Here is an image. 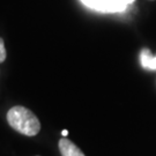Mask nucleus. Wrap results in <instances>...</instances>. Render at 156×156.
Segmentation results:
<instances>
[{
    "label": "nucleus",
    "mask_w": 156,
    "mask_h": 156,
    "mask_svg": "<svg viewBox=\"0 0 156 156\" xmlns=\"http://www.w3.org/2000/svg\"><path fill=\"white\" fill-rule=\"evenodd\" d=\"M58 148H59L62 156H86L78 146L75 145L73 141L66 139L65 136L59 140Z\"/></svg>",
    "instance_id": "nucleus-3"
},
{
    "label": "nucleus",
    "mask_w": 156,
    "mask_h": 156,
    "mask_svg": "<svg viewBox=\"0 0 156 156\" xmlns=\"http://www.w3.org/2000/svg\"><path fill=\"white\" fill-rule=\"evenodd\" d=\"M149 69H156V57H153L151 62H149V66H148Z\"/></svg>",
    "instance_id": "nucleus-6"
},
{
    "label": "nucleus",
    "mask_w": 156,
    "mask_h": 156,
    "mask_svg": "<svg viewBox=\"0 0 156 156\" xmlns=\"http://www.w3.org/2000/svg\"><path fill=\"white\" fill-rule=\"evenodd\" d=\"M140 59H141V65L145 67V68H148L149 62H151V59H153V55H151V52L148 50V49H144V50L141 51Z\"/></svg>",
    "instance_id": "nucleus-4"
},
{
    "label": "nucleus",
    "mask_w": 156,
    "mask_h": 156,
    "mask_svg": "<svg viewBox=\"0 0 156 156\" xmlns=\"http://www.w3.org/2000/svg\"><path fill=\"white\" fill-rule=\"evenodd\" d=\"M124 1H125L127 5H129V4H133V2H134V0H124Z\"/></svg>",
    "instance_id": "nucleus-8"
},
{
    "label": "nucleus",
    "mask_w": 156,
    "mask_h": 156,
    "mask_svg": "<svg viewBox=\"0 0 156 156\" xmlns=\"http://www.w3.org/2000/svg\"><path fill=\"white\" fill-rule=\"evenodd\" d=\"M6 118L9 126L23 135L35 136L41 131L39 119L26 106L15 105L11 108L7 112Z\"/></svg>",
    "instance_id": "nucleus-1"
},
{
    "label": "nucleus",
    "mask_w": 156,
    "mask_h": 156,
    "mask_svg": "<svg viewBox=\"0 0 156 156\" xmlns=\"http://www.w3.org/2000/svg\"><path fill=\"white\" fill-rule=\"evenodd\" d=\"M84 6L103 13H119L124 12L127 4L124 0H80Z\"/></svg>",
    "instance_id": "nucleus-2"
},
{
    "label": "nucleus",
    "mask_w": 156,
    "mask_h": 156,
    "mask_svg": "<svg viewBox=\"0 0 156 156\" xmlns=\"http://www.w3.org/2000/svg\"><path fill=\"white\" fill-rule=\"evenodd\" d=\"M6 57H7V52H6L5 42H4V39L0 37V64L5 62Z\"/></svg>",
    "instance_id": "nucleus-5"
},
{
    "label": "nucleus",
    "mask_w": 156,
    "mask_h": 156,
    "mask_svg": "<svg viewBox=\"0 0 156 156\" xmlns=\"http://www.w3.org/2000/svg\"><path fill=\"white\" fill-rule=\"evenodd\" d=\"M62 136H67V134H68V131H67V129H62Z\"/></svg>",
    "instance_id": "nucleus-7"
}]
</instances>
